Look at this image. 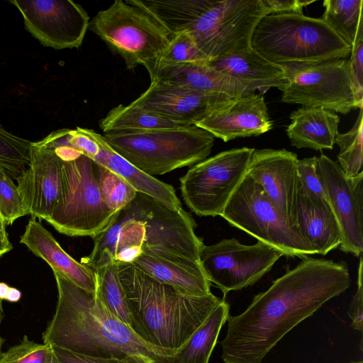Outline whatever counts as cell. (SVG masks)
<instances>
[{
  "instance_id": "obj_40",
  "label": "cell",
  "mask_w": 363,
  "mask_h": 363,
  "mask_svg": "<svg viewBox=\"0 0 363 363\" xmlns=\"http://www.w3.org/2000/svg\"><path fill=\"white\" fill-rule=\"evenodd\" d=\"M68 141L72 147L91 160L99 152L98 143L87 133L86 128L77 127L76 129H69Z\"/></svg>"
},
{
  "instance_id": "obj_23",
  "label": "cell",
  "mask_w": 363,
  "mask_h": 363,
  "mask_svg": "<svg viewBox=\"0 0 363 363\" xmlns=\"http://www.w3.org/2000/svg\"><path fill=\"white\" fill-rule=\"evenodd\" d=\"M295 225L315 250L325 255L341 243V231L328 201L308 196L298 182Z\"/></svg>"
},
{
  "instance_id": "obj_44",
  "label": "cell",
  "mask_w": 363,
  "mask_h": 363,
  "mask_svg": "<svg viewBox=\"0 0 363 363\" xmlns=\"http://www.w3.org/2000/svg\"><path fill=\"white\" fill-rule=\"evenodd\" d=\"M0 240L4 241H9L8 233L6 230V224L0 216Z\"/></svg>"
},
{
  "instance_id": "obj_27",
  "label": "cell",
  "mask_w": 363,
  "mask_h": 363,
  "mask_svg": "<svg viewBox=\"0 0 363 363\" xmlns=\"http://www.w3.org/2000/svg\"><path fill=\"white\" fill-rule=\"evenodd\" d=\"M104 134L159 129H175L189 126L137 106L119 104L111 109L99 122Z\"/></svg>"
},
{
  "instance_id": "obj_17",
  "label": "cell",
  "mask_w": 363,
  "mask_h": 363,
  "mask_svg": "<svg viewBox=\"0 0 363 363\" xmlns=\"http://www.w3.org/2000/svg\"><path fill=\"white\" fill-rule=\"evenodd\" d=\"M298 160L295 153L285 149H255L247 170L273 204L294 225Z\"/></svg>"
},
{
  "instance_id": "obj_41",
  "label": "cell",
  "mask_w": 363,
  "mask_h": 363,
  "mask_svg": "<svg viewBox=\"0 0 363 363\" xmlns=\"http://www.w3.org/2000/svg\"><path fill=\"white\" fill-rule=\"evenodd\" d=\"M315 1L305 0H262L271 14L281 13H303V8Z\"/></svg>"
},
{
  "instance_id": "obj_6",
  "label": "cell",
  "mask_w": 363,
  "mask_h": 363,
  "mask_svg": "<svg viewBox=\"0 0 363 363\" xmlns=\"http://www.w3.org/2000/svg\"><path fill=\"white\" fill-rule=\"evenodd\" d=\"M104 137L116 152L152 177L204 160L214 144V137L195 125L175 129L116 132Z\"/></svg>"
},
{
  "instance_id": "obj_38",
  "label": "cell",
  "mask_w": 363,
  "mask_h": 363,
  "mask_svg": "<svg viewBox=\"0 0 363 363\" xmlns=\"http://www.w3.org/2000/svg\"><path fill=\"white\" fill-rule=\"evenodd\" d=\"M349 71L355 99L359 108L363 104V41L351 47Z\"/></svg>"
},
{
  "instance_id": "obj_46",
  "label": "cell",
  "mask_w": 363,
  "mask_h": 363,
  "mask_svg": "<svg viewBox=\"0 0 363 363\" xmlns=\"http://www.w3.org/2000/svg\"><path fill=\"white\" fill-rule=\"evenodd\" d=\"M9 286L4 283V282H0V299L4 300L6 298L7 292L9 289Z\"/></svg>"
},
{
  "instance_id": "obj_25",
  "label": "cell",
  "mask_w": 363,
  "mask_h": 363,
  "mask_svg": "<svg viewBox=\"0 0 363 363\" xmlns=\"http://www.w3.org/2000/svg\"><path fill=\"white\" fill-rule=\"evenodd\" d=\"M286 128L292 146L314 150H332L338 133L340 117L323 108L302 106L291 112Z\"/></svg>"
},
{
  "instance_id": "obj_10",
  "label": "cell",
  "mask_w": 363,
  "mask_h": 363,
  "mask_svg": "<svg viewBox=\"0 0 363 363\" xmlns=\"http://www.w3.org/2000/svg\"><path fill=\"white\" fill-rule=\"evenodd\" d=\"M255 148L221 152L193 165L179 179L186 205L199 216H220L247 174Z\"/></svg>"
},
{
  "instance_id": "obj_30",
  "label": "cell",
  "mask_w": 363,
  "mask_h": 363,
  "mask_svg": "<svg viewBox=\"0 0 363 363\" xmlns=\"http://www.w3.org/2000/svg\"><path fill=\"white\" fill-rule=\"evenodd\" d=\"M362 108L350 130L338 133L335 144L340 147L336 162L347 177H354L362 172Z\"/></svg>"
},
{
  "instance_id": "obj_47",
  "label": "cell",
  "mask_w": 363,
  "mask_h": 363,
  "mask_svg": "<svg viewBox=\"0 0 363 363\" xmlns=\"http://www.w3.org/2000/svg\"><path fill=\"white\" fill-rule=\"evenodd\" d=\"M52 363H58V362H57V359H56V357H55V358H54V359H53V361H52Z\"/></svg>"
},
{
  "instance_id": "obj_13",
  "label": "cell",
  "mask_w": 363,
  "mask_h": 363,
  "mask_svg": "<svg viewBox=\"0 0 363 363\" xmlns=\"http://www.w3.org/2000/svg\"><path fill=\"white\" fill-rule=\"evenodd\" d=\"M21 13L25 28L43 45L55 50L78 48L89 25V16L70 0L9 1Z\"/></svg>"
},
{
  "instance_id": "obj_33",
  "label": "cell",
  "mask_w": 363,
  "mask_h": 363,
  "mask_svg": "<svg viewBox=\"0 0 363 363\" xmlns=\"http://www.w3.org/2000/svg\"><path fill=\"white\" fill-rule=\"evenodd\" d=\"M200 62H208V60L200 51L190 33L182 31L172 35L169 43L161 53L159 60L152 66Z\"/></svg>"
},
{
  "instance_id": "obj_3",
  "label": "cell",
  "mask_w": 363,
  "mask_h": 363,
  "mask_svg": "<svg viewBox=\"0 0 363 363\" xmlns=\"http://www.w3.org/2000/svg\"><path fill=\"white\" fill-rule=\"evenodd\" d=\"M131 330L145 343L176 353L220 303L212 293L191 296L128 263H118Z\"/></svg>"
},
{
  "instance_id": "obj_29",
  "label": "cell",
  "mask_w": 363,
  "mask_h": 363,
  "mask_svg": "<svg viewBox=\"0 0 363 363\" xmlns=\"http://www.w3.org/2000/svg\"><path fill=\"white\" fill-rule=\"evenodd\" d=\"M321 18L349 45L363 41L362 0H325Z\"/></svg>"
},
{
  "instance_id": "obj_39",
  "label": "cell",
  "mask_w": 363,
  "mask_h": 363,
  "mask_svg": "<svg viewBox=\"0 0 363 363\" xmlns=\"http://www.w3.org/2000/svg\"><path fill=\"white\" fill-rule=\"evenodd\" d=\"M363 261L362 256L359 257L357 275V289L349 306L348 315L352 320L351 327L362 332L363 329Z\"/></svg>"
},
{
  "instance_id": "obj_22",
  "label": "cell",
  "mask_w": 363,
  "mask_h": 363,
  "mask_svg": "<svg viewBox=\"0 0 363 363\" xmlns=\"http://www.w3.org/2000/svg\"><path fill=\"white\" fill-rule=\"evenodd\" d=\"M216 69L235 78L246 89V94H264L275 87L282 90L289 83L285 68L273 63L251 47L239 53L209 61Z\"/></svg>"
},
{
  "instance_id": "obj_34",
  "label": "cell",
  "mask_w": 363,
  "mask_h": 363,
  "mask_svg": "<svg viewBox=\"0 0 363 363\" xmlns=\"http://www.w3.org/2000/svg\"><path fill=\"white\" fill-rule=\"evenodd\" d=\"M55 358L52 347L38 343L24 335L21 342L0 356V363H52Z\"/></svg>"
},
{
  "instance_id": "obj_45",
  "label": "cell",
  "mask_w": 363,
  "mask_h": 363,
  "mask_svg": "<svg viewBox=\"0 0 363 363\" xmlns=\"http://www.w3.org/2000/svg\"><path fill=\"white\" fill-rule=\"evenodd\" d=\"M4 311L2 307V300L0 299V356L2 354V346L4 342H5V339L3 338L1 335V325L4 318Z\"/></svg>"
},
{
  "instance_id": "obj_31",
  "label": "cell",
  "mask_w": 363,
  "mask_h": 363,
  "mask_svg": "<svg viewBox=\"0 0 363 363\" xmlns=\"http://www.w3.org/2000/svg\"><path fill=\"white\" fill-rule=\"evenodd\" d=\"M31 144L0 124V169L12 179H16L29 166Z\"/></svg>"
},
{
  "instance_id": "obj_21",
  "label": "cell",
  "mask_w": 363,
  "mask_h": 363,
  "mask_svg": "<svg viewBox=\"0 0 363 363\" xmlns=\"http://www.w3.org/2000/svg\"><path fill=\"white\" fill-rule=\"evenodd\" d=\"M20 242L33 255L46 262L52 270L85 291L96 294L97 284L94 270L68 255L35 218H31L28 220Z\"/></svg>"
},
{
  "instance_id": "obj_48",
  "label": "cell",
  "mask_w": 363,
  "mask_h": 363,
  "mask_svg": "<svg viewBox=\"0 0 363 363\" xmlns=\"http://www.w3.org/2000/svg\"><path fill=\"white\" fill-rule=\"evenodd\" d=\"M350 363H363L362 361H360V362H350Z\"/></svg>"
},
{
  "instance_id": "obj_19",
  "label": "cell",
  "mask_w": 363,
  "mask_h": 363,
  "mask_svg": "<svg viewBox=\"0 0 363 363\" xmlns=\"http://www.w3.org/2000/svg\"><path fill=\"white\" fill-rule=\"evenodd\" d=\"M153 279L191 296L211 294V283L199 262L152 251H143L130 263Z\"/></svg>"
},
{
  "instance_id": "obj_42",
  "label": "cell",
  "mask_w": 363,
  "mask_h": 363,
  "mask_svg": "<svg viewBox=\"0 0 363 363\" xmlns=\"http://www.w3.org/2000/svg\"><path fill=\"white\" fill-rule=\"evenodd\" d=\"M21 297V292L14 288V287H9V291L7 292L5 300L9 301V302H17L20 300Z\"/></svg>"
},
{
  "instance_id": "obj_43",
  "label": "cell",
  "mask_w": 363,
  "mask_h": 363,
  "mask_svg": "<svg viewBox=\"0 0 363 363\" xmlns=\"http://www.w3.org/2000/svg\"><path fill=\"white\" fill-rule=\"evenodd\" d=\"M12 244L10 241H4L0 240V258L12 250Z\"/></svg>"
},
{
  "instance_id": "obj_36",
  "label": "cell",
  "mask_w": 363,
  "mask_h": 363,
  "mask_svg": "<svg viewBox=\"0 0 363 363\" xmlns=\"http://www.w3.org/2000/svg\"><path fill=\"white\" fill-rule=\"evenodd\" d=\"M316 165V156L298 160V182L308 196L328 201L324 186L318 174Z\"/></svg>"
},
{
  "instance_id": "obj_24",
  "label": "cell",
  "mask_w": 363,
  "mask_h": 363,
  "mask_svg": "<svg viewBox=\"0 0 363 363\" xmlns=\"http://www.w3.org/2000/svg\"><path fill=\"white\" fill-rule=\"evenodd\" d=\"M86 131L99 145V152L93 161L121 176L138 192L151 197L166 208L174 211L182 208L172 186L136 168L116 152L106 142L104 135L93 130L86 128Z\"/></svg>"
},
{
  "instance_id": "obj_18",
  "label": "cell",
  "mask_w": 363,
  "mask_h": 363,
  "mask_svg": "<svg viewBox=\"0 0 363 363\" xmlns=\"http://www.w3.org/2000/svg\"><path fill=\"white\" fill-rule=\"evenodd\" d=\"M195 125L228 142L263 134L272 128L264 97L252 93L230 99Z\"/></svg>"
},
{
  "instance_id": "obj_37",
  "label": "cell",
  "mask_w": 363,
  "mask_h": 363,
  "mask_svg": "<svg viewBox=\"0 0 363 363\" xmlns=\"http://www.w3.org/2000/svg\"><path fill=\"white\" fill-rule=\"evenodd\" d=\"M52 350L58 363H154L149 359L137 355L124 358H101L73 353L56 347H52Z\"/></svg>"
},
{
  "instance_id": "obj_28",
  "label": "cell",
  "mask_w": 363,
  "mask_h": 363,
  "mask_svg": "<svg viewBox=\"0 0 363 363\" xmlns=\"http://www.w3.org/2000/svg\"><path fill=\"white\" fill-rule=\"evenodd\" d=\"M93 269L96 277V296L113 316L130 328V314L120 280L118 263L107 255Z\"/></svg>"
},
{
  "instance_id": "obj_2",
  "label": "cell",
  "mask_w": 363,
  "mask_h": 363,
  "mask_svg": "<svg viewBox=\"0 0 363 363\" xmlns=\"http://www.w3.org/2000/svg\"><path fill=\"white\" fill-rule=\"evenodd\" d=\"M58 292L55 313L42 338L43 343L92 357L140 356L154 363H172V352L143 342L131 328L113 316L96 294L52 270Z\"/></svg>"
},
{
  "instance_id": "obj_7",
  "label": "cell",
  "mask_w": 363,
  "mask_h": 363,
  "mask_svg": "<svg viewBox=\"0 0 363 363\" xmlns=\"http://www.w3.org/2000/svg\"><path fill=\"white\" fill-rule=\"evenodd\" d=\"M89 29L128 69L138 65L147 69L157 62L172 34L151 14L132 0H116L89 21Z\"/></svg>"
},
{
  "instance_id": "obj_26",
  "label": "cell",
  "mask_w": 363,
  "mask_h": 363,
  "mask_svg": "<svg viewBox=\"0 0 363 363\" xmlns=\"http://www.w3.org/2000/svg\"><path fill=\"white\" fill-rule=\"evenodd\" d=\"M229 304L223 299L188 341L172 356V363H208L220 330L229 316Z\"/></svg>"
},
{
  "instance_id": "obj_4",
  "label": "cell",
  "mask_w": 363,
  "mask_h": 363,
  "mask_svg": "<svg viewBox=\"0 0 363 363\" xmlns=\"http://www.w3.org/2000/svg\"><path fill=\"white\" fill-rule=\"evenodd\" d=\"M141 6L172 35L187 31L209 61L251 48L269 9L262 0H144Z\"/></svg>"
},
{
  "instance_id": "obj_32",
  "label": "cell",
  "mask_w": 363,
  "mask_h": 363,
  "mask_svg": "<svg viewBox=\"0 0 363 363\" xmlns=\"http://www.w3.org/2000/svg\"><path fill=\"white\" fill-rule=\"evenodd\" d=\"M95 169L102 199L112 211H118L135 198L138 191L121 176L96 162Z\"/></svg>"
},
{
  "instance_id": "obj_1",
  "label": "cell",
  "mask_w": 363,
  "mask_h": 363,
  "mask_svg": "<svg viewBox=\"0 0 363 363\" xmlns=\"http://www.w3.org/2000/svg\"><path fill=\"white\" fill-rule=\"evenodd\" d=\"M351 284L344 261L306 256L296 267L255 295L241 314L228 316L220 342L224 363H261L295 326Z\"/></svg>"
},
{
  "instance_id": "obj_16",
  "label": "cell",
  "mask_w": 363,
  "mask_h": 363,
  "mask_svg": "<svg viewBox=\"0 0 363 363\" xmlns=\"http://www.w3.org/2000/svg\"><path fill=\"white\" fill-rule=\"evenodd\" d=\"M150 82L149 87L131 104L189 125H195L231 99L175 84Z\"/></svg>"
},
{
  "instance_id": "obj_8",
  "label": "cell",
  "mask_w": 363,
  "mask_h": 363,
  "mask_svg": "<svg viewBox=\"0 0 363 363\" xmlns=\"http://www.w3.org/2000/svg\"><path fill=\"white\" fill-rule=\"evenodd\" d=\"M116 213L102 199L94 161L82 154L62 161L61 196L48 223L66 235L94 238Z\"/></svg>"
},
{
  "instance_id": "obj_15",
  "label": "cell",
  "mask_w": 363,
  "mask_h": 363,
  "mask_svg": "<svg viewBox=\"0 0 363 363\" xmlns=\"http://www.w3.org/2000/svg\"><path fill=\"white\" fill-rule=\"evenodd\" d=\"M62 160L40 140L32 142L30 164L16 179L28 215L48 220L62 192Z\"/></svg>"
},
{
  "instance_id": "obj_11",
  "label": "cell",
  "mask_w": 363,
  "mask_h": 363,
  "mask_svg": "<svg viewBox=\"0 0 363 363\" xmlns=\"http://www.w3.org/2000/svg\"><path fill=\"white\" fill-rule=\"evenodd\" d=\"M289 83L281 90V101L323 108L347 114L357 108L349 71V60L313 65H285Z\"/></svg>"
},
{
  "instance_id": "obj_14",
  "label": "cell",
  "mask_w": 363,
  "mask_h": 363,
  "mask_svg": "<svg viewBox=\"0 0 363 363\" xmlns=\"http://www.w3.org/2000/svg\"><path fill=\"white\" fill-rule=\"evenodd\" d=\"M316 169L341 231L339 248L359 257L363 252V172L347 177L325 155L317 157Z\"/></svg>"
},
{
  "instance_id": "obj_35",
  "label": "cell",
  "mask_w": 363,
  "mask_h": 363,
  "mask_svg": "<svg viewBox=\"0 0 363 363\" xmlns=\"http://www.w3.org/2000/svg\"><path fill=\"white\" fill-rule=\"evenodd\" d=\"M28 215L13 179L0 169V216L6 225Z\"/></svg>"
},
{
  "instance_id": "obj_5",
  "label": "cell",
  "mask_w": 363,
  "mask_h": 363,
  "mask_svg": "<svg viewBox=\"0 0 363 363\" xmlns=\"http://www.w3.org/2000/svg\"><path fill=\"white\" fill-rule=\"evenodd\" d=\"M251 47L279 65L318 64L351 52V46L322 18L296 13L265 16L254 30Z\"/></svg>"
},
{
  "instance_id": "obj_9",
  "label": "cell",
  "mask_w": 363,
  "mask_h": 363,
  "mask_svg": "<svg viewBox=\"0 0 363 363\" xmlns=\"http://www.w3.org/2000/svg\"><path fill=\"white\" fill-rule=\"evenodd\" d=\"M220 216L285 256L303 258L317 255L297 226L273 204L262 186L247 174Z\"/></svg>"
},
{
  "instance_id": "obj_12",
  "label": "cell",
  "mask_w": 363,
  "mask_h": 363,
  "mask_svg": "<svg viewBox=\"0 0 363 363\" xmlns=\"http://www.w3.org/2000/svg\"><path fill=\"white\" fill-rule=\"evenodd\" d=\"M283 255L279 250L260 241L246 245L230 238L211 245H203L199 258L206 278L220 289L225 297L230 291L255 284Z\"/></svg>"
},
{
  "instance_id": "obj_20",
  "label": "cell",
  "mask_w": 363,
  "mask_h": 363,
  "mask_svg": "<svg viewBox=\"0 0 363 363\" xmlns=\"http://www.w3.org/2000/svg\"><path fill=\"white\" fill-rule=\"evenodd\" d=\"M147 70L150 81L175 84L231 99L247 96L245 87L235 78L216 69L208 62L157 65Z\"/></svg>"
}]
</instances>
